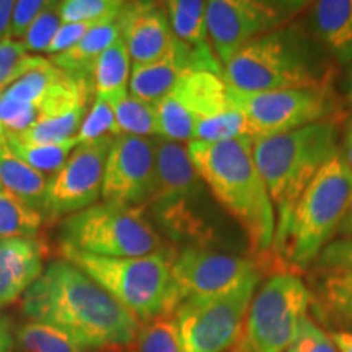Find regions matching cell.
I'll list each match as a JSON object with an SVG mask.
<instances>
[{
    "label": "cell",
    "instance_id": "32",
    "mask_svg": "<svg viewBox=\"0 0 352 352\" xmlns=\"http://www.w3.org/2000/svg\"><path fill=\"white\" fill-rule=\"evenodd\" d=\"M44 57L26 51L23 41L6 38L0 41V94L30 70L44 64Z\"/></svg>",
    "mask_w": 352,
    "mask_h": 352
},
{
    "label": "cell",
    "instance_id": "14",
    "mask_svg": "<svg viewBox=\"0 0 352 352\" xmlns=\"http://www.w3.org/2000/svg\"><path fill=\"white\" fill-rule=\"evenodd\" d=\"M157 189L155 138L121 134L114 139L104 165L101 199L145 210Z\"/></svg>",
    "mask_w": 352,
    "mask_h": 352
},
{
    "label": "cell",
    "instance_id": "11",
    "mask_svg": "<svg viewBox=\"0 0 352 352\" xmlns=\"http://www.w3.org/2000/svg\"><path fill=\"white\" fill-rule=\"evenodd\" d=\"M263 270L250 274L240 285L212 297H191L176 307L184 352H228L243 327L252 298L259 287Z\"/></svg>",
    "mask_w": 352,
    "mask_h": 352
},
{
    "label": "cell",
    "instance_id": "2",
    "mask_svg": "<svg viewBox=\"0 0 352 352\" xmlns=\"http://www.w3.org/2000/svg\"><path fill=\"white\" fill-rule=\"evenodd\" d=\"M192 165L219 206L243 230L254 256L271 252L276 212L253 157V139L188 142Z\"/></svg>",
    "mask_w": 352,
    "mask_h": 352
},
{
    "label": "cell",
    "instance_id": "19",
    "mask_svg": "<svg viewBox=\"0 0 352 352\" xmlns=\"http://www.w3.org/2000/svg\"><path fill=\"white\" fill-rule=\"evenodd\" d=\"M303 23L338 67H351L352 0L310 2Z\"/></svg>",
    "mask_w": 352,
    "mask_h": 352
},
{
    "label": "cell",
    "instance_id": "4",
    "mask_svg": "<svg viewBox=\"0 0 352 352\" xmlns=\"http://www.w3.org/2000/svg\"><path fill=\"white\" fill-rule=\"evenodd\" d=\"M352 201V171L340 153L321 168L276 228L272 248L285 272L311 270L321 250L338 235Z\"/></svg>",
    "mask_w": 352,
    "mask_h": 352
},
{
    "label": "cell",
    "instance_id": "43",
    "mask_svg": "<svg viewBox=\"0 0 352 352\" xmlns=\"http://www.w3.org/2000/svg\"><path fill=\"white\" fill-rule=\"evenodd\" d=\"M334 344H336L340 352H352V333H342V331H331Z\"/></svg>",
    "mask_w": 352,
    "mask_h": 352
},
{
    "label": "cell",
    "instance_id": "21",
    "mask_svg": "<svg viewBox=\"0 0 352 352\" xmlns=\"http://www.w3.org/2000/svg\"><path fill=\"white\" fill-rule=\"evenodd\" d=\"M311 311L323 327L352 333V272L311 271Z\"/></svg>",
    "mask_w": 352,
    "mask_h": 352
},
{
    "label": "cell",
    "instance_id": "9",
    "mask_svg": "<svg viewBox=\"0 0 352 352\" xmlns=\"http://www.w3.org/2000/svg\"><path fill=\"white\" fill-rule=\"evenodd\" d=\"M311 307L308 284L276 271L254 292L243 327L228 352H285Z\"/></svg>",
    "mask_w": 352,
    "mask_h": 352
},
{
    "label": "cell",
    "instance_id": "38",
    "mask_svg": "<svg viewBox=\"0 0 352 352\" xmlns=\"http://www.w3.org/2000/svg\"><path fill=\"white\" fill-rule=\"evenodd\" d=\"M44 6H46V2H43V0H19V2H15L8 38L19 39V41L20 38H25L26 32Z\"/></svg>",
    "mask_w": 352,
    "mask_h": 352
},
{
    "label": "cell",
    "instance_id": "10",
    "mask_svg": "<svg viewBox=\"0 0 352 352\" xmlns=\"http://www.w3.org/2000/svg\"><path fill=\"white\" fill-rule=\"evenodd\" d=\"M228 94L243 111L246 135L253 140L287 134L318 122H342L346 116L344 104L333 85L258 94L228 88Z\"/></svg>",
    "mask_w": 352,
    "mask_h": 352
},
{
    "label": "cell",
    "instance_id": "17",
    "mask_svg": "<svg viewBox=\"0 0 352 352\" xmlns=\"http://www.w3.org/2000/svg\"><path fill=\"white\" fill-rule=\"evenodd\" d=\"M121 21L122 41L134 65L160 60L173 47L175 36L164 3L126 2Z\"/></svg>",
    "mask_w": 352,
    "mask_h": 352
},
{
    "label": "cell",
    "instance_id": "29",
    "mask_svg": "<svg viewBox=\"0 0 352 352\" xmlns=\"http://www.w3.org/2000/svg\"><path fill=\"white\" fill-rule=\"evenodd\" d=\"M21 352H87L67 333L41 321H28L15 329Z\"/></svg>",
    "mask_w": 352,
    "mask_h": 352
},
{
    "label": "cell",
    "instance_id": "45",
    "mask_svg": "<svg viewBox=\"0 0 352 352\" xmlns=\"http://www.w3.org/2000/svg\"><path fill=\"white\" fill-rule=\"evenodd\" d=\"M346 98H347V103H349L352 108V65L349 67V74H347V80H346Z\"/></svg>",
    "mask_w": 352,
    "mask_h": 352
},
{
    "label": "cell",
    "instance_id": "37",
    "mask_svg": "<svg viewBox=\"0 0 352 352\" xmlns=\"http://www.w3.org/2000/svg\"><path fill=\"white\" fill-rule=\"evenodd\" d=\"M311 271L352 272V236L329 241L315 259Z\"/></svg>",
    "mask_w": 352,
    "mask_h": 352
},
{
    "label": "cell",
    "instance_id": "5",
    "mask_svg": "<svg viewBox=\"0 0 352 352\" xmlns=\"http://www.w3.org/2000/svg\"><path fill=\"white\" fill-rule=\"evenodd\" d=\"M341 122L327 121L253 140V157L276 212V228L324 165L340 153Z\"/></svg>",
    "mask_w": 352,
    "mask_h": 352
},
{
    "label": "cell",
    "instance_id": "35",
    "mask_svg": "<svg viewBox=\"0 0 352 352\" xmlns=\"http://www.w3.org/2000/svg\"><path fill=\"white\" fill-rule=\"evenodd\" d=\"M60 16V2H46L43 10L34 19L32 26L26 32L23 44L28 52H46L56 33L63 26Z\"/></svg>",
    "mask_w": 352,
    "mask_h": 352
},
{
    "label": "cell",
    "instance_id": "22",
    "mask_svg": "<svg viewBox=\"0 0 352 352\" xmlns=\"http://www.w3.org/2000/svg\"><path fill=\"white\" fill-rule=\"evenodd\" d=\"M122 13V12H121ZM122 38L121 15L116 20L95 26L76 46L60 54L51 56V63L70 77L91 78L98 57Z\"/></svg>",
    "mask_w": 352,
    "mask_h": 352
},
{
    "label": "cell",
    "instance_id": "39",
    "mask_svg": "<svg viewBox=\"0 0 352 352\" xmlns=\"http://www.w3.org/2000/svg\"><path fill=\"white\" fill-rule=\"evenodd\" d=\"M101 23H95V21H82V23H63L59 28V32L56 33L54 39H52L50 47H47L46 54L56 56L60 52L69 51L70 47H74L78 41H82L87 36V33L90 30H94L95 26Z\"/></svg>",
    "mask_w": 352,
    "mask_h": 352
},
{
    "label": "cell",
    "instance_id": "26",
    "mask_svg": "<svg viewBox=\"0 0 352 352\" xmlns=\"http://www.w3.org/2000/svg\"><path fill=\"white\" fill-rule=\"evenodd\" d=\"M103 100L108 101L109 107L113 108L121 134L138 135V138H160V122H158L155 104L135 98L129 91Z\"/></svg>",
    "mask_w": 352,
    "mask_h": 352
},
{
    "label": "cell",
    "instance_id": "42",
    "mask_svg": "<svg viewBox=\"0 0 352 352\" xmlns=\"http://www.w3.org/2000/svg\"><path fill=\"white\" fill-rule=\"evenodd\" d=\"M13 7H15V2H13V0H0V41L8 38Z\"/></svg>",
    "mask_w": 352,
    "mask_h": 352
},
{
    "label": "cell",
    "instance_id": "13",
    "mask_svg": "<svg viewBox=\"0 0 352 352\" xmlns=\"http://www.w3.org/2000/svg\"><path fill=\"white\" fill-rule=\"evenodd\" d=\"M114 139L103 138L78 144L63 168L51 176L41 210L46 222L65 219L96 204L101 197L104 165Z\"/></svg>",
    "mask_w": 352,
    "mask_h": 352
},
{
    "label": "cell",
    "instance_id": "28",
    "mask_svg": "<svg viewBox=\"0 0 352 352\" xmlns=\"http://www.w3.org/2000/svg\"><path fill=\"white\" fill-rule=\"evenodd\" d=\"M43 220L39 210L0 189V239H34Z\"/></svg>",
    "mask_w": 352,
    "mask_h": 352
},
{
    "label": "cell",
    "instance_id": "15",
    "mask_svg": "<svg viewBox=\"0 0 352 352\" xmlns=\"http://www.w3.org/2000/svg\"><path fill=\"white\" fill-rule=\"evenodd\" d=\"M228 88L222 76L196 70L188 72L173 90L155 104L160 138L191 142L196 126L227 107Z\"/></svg>",
    "mask_w": 352,
    "mask_h": 352
},
{
    "label": "cell",
    "instance_id": "46",
    "mask_svg": "<svg viewBox=\"0 0 352 352\" xmlns=\"http://www.w3.org/2000/svg\"><path fill=\"white\" fill-rule=\"evenodd\" d=\"M109 352H132V351H109Z\"/></svg>",
    "mask_w": 352,
    "mask_h": 352
},
{
    "label": "cell",
    "instance_id": "34",
    "mask_svg": "<svg viewBox=\"0 0 352 352\" xmlns=\"http://www.w3.org/2000/svg\"><path fill=\"white\" fill-rule=\"evenodd\" d=\"M118 135H121V132L116 124L113 108L109 107L108 101L95 96L90 111H88L80 129L77 132L78 144L95 142V140L103 138H118Z\"/></svg>",
    "mask_w": 352,
    "mask_h": 352
},
{
    "label": "cell",
    "instance_id": "25",
    "mask_svg": "<svg viewBox=\"0 0 352 352\" xmlns=\"http://www.w3.org/2000/svg\"><path fill=\"white\" fill-rule=\"evenodd\" d=\"M131 57L124 41L118 39L96 60L91 80L95 96L111 98L127 94L131 80Z\"/></svg>",
    "mask_w": 352,
    "mask_h": 352
},
{
    "label": "cell",
    "instance_id": "12",
    "mask_svg": "<svg viewBox=\"0 0 352 352\" xmlns=\"http://www.w3.org/2000/svg\"><path fill=\"white\" fill-rule=\"evenodd\" d=\"M308 6L300 0H210L206 23L220 65L254 39L292 23Z\"/></svg>",
    "mask_w": 352,
    "mask_h": 352
},
{
    "label": "cell",
    "instance_id": "33",
    "mask_svg": "<svg viewBox=\"0 0 352 352\" xmlns=\"http://www.w3.org/2000/svg\"><path fill=\"white\" fill-rule=\"evenodd\" d=\"M124 7L126 2L121 0H64L60 2V16L64 23H108L116 20Z\"/></svg>",
    "mask_w": 352,
    "mask_h": 352
},
{
    "label": "cell",
    "instance_id": "1",
    "mask_svg": "<svg viewBox=\"0 0 352 352\" xmlns=\"http://www.w3.org/2000/svg\"><path fill=\"white\" fill-rule=\"evenodd\" d=\"M21 311L67 333L85 351L134 346L140 329L134 315L65 259L44 267L21 297Z\"/></svg>",
    "mask_w": 352,
    "mask_h": 352
},
{
    "label": "cell",
    "instance_id": "20",
    "mask_svg": "<svg viewBox=\"0 0 352 352\" xmlns=\"http://www.w3.org/2000/svg\"><path fill=\"white\" fill-rule=\"evenodd\" d=\"M44 250L36 239H0V308L16 302L43 274Z\"/></svg>",
    "mask_w": 352,
    "mask_h": 352
},
{
    "label": "cell",
    "instance_id": "31",
    "mask_svg": "<svg viewBox=\"0 0 352 352\" xmlns=\"http://www.w3.org/2000/svg\"><path fill=\"white\" fill-rule=\"evenodd\" d=\"M134 349V352H184L175 316H158L140 324Z\"/></svg>",
    "mask_w": 352,
    "mask_h": 352
},
{
    "label": "cell",
    "instance_id": "41",
    "mask_svg": "<svg viewBox=\"0 0 352 352\" xmlns=\"http://www.w3.org/2000/svg\"><path fill=\"white\" fill-rule=\"evenodd\" d=\"M340 157L344 165L352 171V116L347 118L344 127L341 131Z\"/></svg>",
    "mask_w": 352,
    "mask_h": 352
},
{
    "label": "cell",
    "instance_id": "44",
    "mask_svg": "<svg viewBox=\"0 0 352 352\" xmlns=\"http://www.w3.org/2000/svg\"><path fill=\"white\" fill-rule=\"evenodd\" d=\"M340 239H346V236H352V201L349 204V208H347V212L344 215V219H342L341 226H340V230H338V235Z\"/></svg>",
    "mask_w": 352,
    "mask_h": 352
},
{
    "label": "cell",
    "instance_id": "23",
    "mask_svg": "<svg viewBox=\"0 0 352 352\" xmlns=\"http://www.w3.org/2000/svg\"><path fill=\"white\" fill-rule=\"evenodd\" d=\"M173 36L210 64L220 65L209 41L204 0H170L164 3ZM222 67V65H220Z\"/></svg>",
    "mask_w": 352,
    "mask_h": 352
},
{
    "label": "cell",
    "instance_id": "7",
    "mask_svg": "<svg viewBox=\"0 0 352 352\" xmlns=\"http://www.w3.org/2000/svg\"><path fill=\"white\" fill-rule=\"evenodd\" d=\"M155 144L157 189L147 209L170 239L209 248L217 239V227L210 215V192L197 175L188 147L164 138H155Z\"/></svg>",
    "mask_w": 352,
    "mask_h": 352
},
{
    "label": "cell",
    "instance_id": "3",
    "mask_svg": "<svg viewBox=\"0 0 352 352\" xmlns=\"http://www.w3.org/2000/svg\"><path fill=\"white\" fill-rule=\"evenodd\" d=\"M338 65L303 20L254 39L222 67V78L241 94L331 87Z\"/></svg>",
    "mask_w": 352,
    "mask_h": 352
},
{
    "label": "cell",
    "instance_id": "18",
    "mask_svg": "<svg viewBox=\"0 0 352 352\" xmlns=\"http://www.w3.org/2000/svg\"><path fill=\"white\" fill-rule=\"evenodd\" d=\"M196 70H206L222 76L220 65L208 63L175 38L171 51L160 60L132 67L129 94L147 103L157 104L173 90L183 76Z\"/></svg>",
    "mask_w": 352,
    "mask_h": 352
},
{
    "label": "cell",
    "instance_id": "30",
    "mask_svg": "<svg viewBox=\"0 0 352 352\" xmlns=\"http://www.w3.org/2000/svg\"><path fill=\"white\" fill-rule=\"evenodd\" d=\"M246 118L239 104L230 98L228 94V103L219 114L201 121L196 126L195 138L192 140L199 142H223V140L239 139L246 135ZM248 138V135H246Z\"/></svg>",
    "mask_w": 352,
    "mask_h": 352
},
{
    "label": "cell",
    "instance_id": "36",
    "mask_svg": "<svg viewBox=\"0 0 352 352\" xmlns=\"http://www.w3.org/2000/svg\"><path fill=\"white\" fill-rule=\"evenodd\" d=\"M285 352H340L334 344L331 334L324 331L310 316L300 321L296 338Z\"/></svg>",
    "mask_w": 352,
    "mask_h": 352
},
{
    "label": "cell",
    "instance_id": "27",
    "mask_svg": "<svg viewBox=\"0 0 352 352\" xmlns=\"http://www.w3.org/2000/svg\"><path fill=\"white\" fill-rule=\"evenodd\" d=\"M3 139L12 153L43 175L57 173L78 145L77 138L63 144H28L16 139L13 134H3Z\"/></svg>",
    "mask_w": 352,
    "mask_h": 352
},
{
    "label": "cell",
    "instance_id": "16",
    "mask_svg": "<svg viewBox=\"0 0 352 352\" xmlns=\"http://www.w3.org/2000/svg\"><path fill=\"white\" fill-rule=\"evenodd\" d=\"M258 270H263L261 261L254 258L186 245L176 253L171 276L183 302L226 294Z\"/></svg>",
    "mask_w": 352,
    "mask_h": 352
},
{
    "label": "cell",
    "instance_id": "8",
    "mask_svg": "<svg viewBox=\"0 0 352 352\" xmlns=\"http://www.w3.org/2000/svg\"><path fill=\"white\" fill-rule=\"evenodd\" d=\"M59 239L63 246L104 258H142L170 248L144 210L109 202L65 217Z\"/></svg>",
    "mask_w": 352,
    "mask_h": 352
},
{
    "label": "cell",
    "instance_id": "24",
    "mask_svg": "<svg viewBox=\"0 0 352 352\" xmlns=\"http://www.w3.org/2000/svg\"><path fill=\"white\" fill-rule=\"evenodd\" d=\"M47 182L50 179L46 175L32 168L12 153L3 134H0V189L41 212Z\"/></svg>",
    "mask_w": 352,
    "mask_h": 352
},
{
    "label": "cell",
    "instance_id": "40",
    "mask_svg": "<svg viewBox=\"0 0 352 352\" xmlns=\"http://www.w3.org/2000/svg\"><path fill=\"white\" fill-rule=\"evenodd\" d=\"M15 346L16 341L13 323L10 316L0 308V352H13Z\"/></svg>",
    "mask_w": 352,
    "mask_h": 352
},
{
    "label": "cell",
    "instance_id": "6",
    "mask_svg": "<svg viewBox=\"0 0 352 352\" xmlns=\"http://www.w3.org/2000/svg\"><path fill=\"white\" fill-rule=\"evenodd\" d=\"M65 261L72 263L116 298L140 324L173 315L182 303L171 276L173 248L142 258H104L60 245Z\"/></svg>",
    "mask_w": 352,
    "mask_h": 352
}]
</instances>
